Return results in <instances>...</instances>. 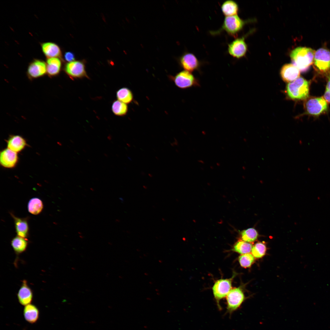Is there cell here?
Wrapping results in <instances>:
<instances>
[{
    "label": "cell",
    "instance_id": "1",
    "mask_svg": "<svg viewBox=\"0 0 330 330\" xmlns=\"http://www.w3.org/2000/svg\"><path fill=\"white\" fill-rule=\"evenodd\" d=\"M315 51L310 48L299 47L290 54L292 64L302 72L306 71L313 63Z\"/></svg>",
    "mask_w": 330,
    "mask_h": 330
},
{
    "label": "cell",
    "instance_id": "2",
    "mask_svg": "<svg viewBox=\"0 0 330 330\" xmlns=\"http://www.w3.org/2000/svg\"><path fill=\"white\" fill-rule=\"evenodd\" d=\"M309 83L305 79L299 77L288 83L286 93L288 97L293 100H303L307 98L309 93Z\"/></svg>",
    "mask_w": 330,
    "mask_h": 330
},
{
    "label": "cell",
    "instance_id": "3",
    "mask_svg": "<svg viewBox=\"0 0 330 330\" xmlns=\"http://www.w3.org/2000/svg\"><path fill=\"white\" fill-rule=\"evenodd\" d=\"M169 77L176 86L181 89L199 87L200 86L199 79L191 72L187 71H182L174 76L170 75Z\"/></svg>",
    "mask_w": 330,
    "mask_h": 330
},
{
    "label": "cell",
    "instance_id": "4",
    "mask_svg": "<svg viewBox=\"0 0 330 330\" xmlns=\"http://www.w3.org/2000/svg\"><path fill=\"white\" fill-rule=\"evenodd\" d=\"M245 23L237 15L225 16L221 28L212 33L218 34L225 31L229 35L234 37L242 29Z\"/></svg>",
    "mask_w": 330,
    "mask_h": 330
},
{
    "label": "cell",
    "instance_id": "5",
    "mask_svg": "<svg viewBox=\"0 0 330 330\" xmlns=\"http://www.w3.org/2000/svg\"><path fill=\"white\" fill-rule=\"evenodd\" d=\"M235 276V273L230 278L218 280L215 281L213 286L212 289L213 295L219 310L222 309L220 302L221 299L226 297L232 289L233 280Z\"/></svg>",
    "mask_w": 330,
    "mask_h": 330
},
{
    "label": "cell",
    "instance_id": "6",
    "mask_svg": "<svg viewBox=\"0 0 330 330\" xmlns=\"http://www.w3.org/2000/svg\"><path fill=\"white\" fill-rule=\"evenodd\" d=\"M244 293L240 287L232 288L226 297V314L231 315L240 308L245 299Z\"/></svg>",
    "mask_w": 330,
    "mask_h": 330
},
{
    "label": "cell",
    "instance_id": "7",
    "mask_svg": "<svg viewBox=\"0 0 330 330\" xmlns=\"http://www.w3.org/2000/svg\"><path fill=\"white\" fill-rule=\"evenodd\" d=\"M314 66L321 73L327 74L330 72V51L321 48L315 53L313 61Z\"/></svg>",
    "mask_w": 330,
    "mask_h": 330
},
{
    "label": "cell",
    "instance_id": "8",
    "mask_svg": "<svg viewBox=\"0 0 330 330\" xmlns=\"http://www.w3.org/2000/svg\"><path fill=\"white\" fill-rule=\"evenodd\" d=\"M328 105L323 97L310 98L305 104L306 113L311 115L318 116L327 111Z\"/></svg>",
    "mask_w": 330,
    "mask_h": 330
},
{
    "label": "cell",
    "instance_id": "9",
    "mask_svg": "<svg viewBox=\"0 0 330 330\" xmlns=\"http://www.w3.org/2000/svg\"><path fill=\"white\" fill-rule=\"evenodd\" d=\"M64 71L72 79L88 78L85 66L83 61H73L67 63L64 67Z\"/></svg>",
    "mask_w": 330,
    "mask_h": 330
},
{
    "label": "cell",
    "instance_id": "10",
    "mask_svg": "<svg viewBox=\"0 0 330 330\" xmlns=\"http://www.w3.org/2000/svg\"><path fill=\"white\" fill-rule=\"evenodd\" d=\"M179 63L181 67L185 71L190 72L200 71L201 63L193 53H184L179 58Z\"/></svg>",
    "mask_w": 330,
    "mask_h": 330
},
{
    "label": "cell",
    "instance_id": "11",
    "mask_svg": "<svg viewBox=\"0 0 330 330\" xmlns=\"http://www.w3.org/2000/svg\"><path fill=\"white\" fill-rule=\"evenodd\" d=\"M247 50V46L244 37L237 38L228 45V53L233 57L240 58L244 56Z\"/></svg>",
    "mask_w": 330,
    "mask_h": 330
},
{
    "label": "cell",
    "instance_id": "12",
    "mask_svg": "<svg viewBox=\"0 0 330 330\" xmlns=\"http://www.w3.org/2000/svg\"><path fill=\"white\" fill-rule=\"evenodd\" d=\"M47 73L46 64L43 61L35 59L28 65L27 75L31 79L38 78Z\"/></svg>",
    "mask_w": 330,
    "mask_h": 330
},
{
    "label": "cell",
    "instance_id": "13",
    "mask_svg": "<svg viewBox=\"0 0 330 330\" xmlns=\"http://www.w3.org/2000/svg\"><path fill=\"white\" fill-rule=\"evenodd\" d=\"M18 159L17 153L8 148L4 149L0 152V164L4 167L9 168L14 167L16 164Z\"/></svg>",
    "mask_w": 330,
    "mask_h": 330
},
{
    "label": "cell",
    "instance_id": "14",
    "mask_svg": "<svg viewBox=\"0 0 330 330\" xmlns=\"http://www.w3.org/2000/svg\"><path fill=\"white\" fill-rule=\"evenodd\" d=\"M299 70L292 64H284L281 68L280 75L283 80L287 82H291L299 78L300 75Z\"/></svg>",
    "mask_w": 330,
    "mask_h": 330
},
{
    "label": "cell",
    "instance_id": "15",
    "mask_svg": "<svg viewBox=\"0 0 330 330\" xmlns=\"http://www.w3.org/2000/svg\"><path fill=\"white\" fill-rule=\"evenodd\" d=\"M17 297L20 303L24 306L29 304L32 300V292L25 280L22 281L17 293Z\"/></svg>",
    "mask_w": 330,
    "mask_h": 330
},
{
    "label": "cell",
    "instance_id": "16",
    "mask_svg": "<svg viewBox=\"0 0 330 330\" xmlns=\"http://www.w3.org/2000/svg\"><path fill=\"white\" fill-rule=\"evenodd\" d=\"M14 222L16 232L18 236L27 239L29 235V226L27 218H20L10 213Z\"/></svg>",
    "mask_w": 330,
    "mask_h": 330
},
{
    "label": "cell",
    "instance_id": "17",
    "mask_svg": "<svg viewBox=\"0 0 330 330\" xmlns=\"http://www.w3.org/2000/svg\"><path fill=\"white\" fill-rule=\"evenodd\" d=\"M42 50L48 58H59L62 57V52L60 47L57 44L52 42H46L41 44Z\"/></svg>",
    "mask_w": 330,
    "mask_h": 330
},
{
    "label": "cell",
    "instance_id": "18",
    "mask_svg": "<svg viewBox=\"0 0 330 330\" xmlns=\"http://www.w3.org/2000/svg\"><path fill=\"white\" fill-rule=\"evenodd\" d=\"M26 145L25 140L18 135L12 136L7 141L8 148L16 153L22 151Z\"/></svg>",
    "mask_w": 330,
    "mask_h": 330
},
{
    "label": "cell",
    "instance_id": "19",
    "mask_svg": "<svg viewBox=\"0 0 330 330\" xmlns=\"http://www.w3.org/2000/svg\"><path fill=\"white\" fill-rule=\"evenodd\" d=\"M47 73L50 77L58 75L62 67V62L59 58H48L46 61Z\"/></svg>",
    "mask_w": 330,
    "mask_h": 330
},
{
    "label": "cell",
    "instance_id": "20",
    "mask_svg": "<svg viewBox=\"0 0 330 330\" xmlns=\"http://www.w3.org/2000/svg\"><path fill=\"white\" fill-rule=\"evenodd\" d=\"M221 9L225 16L237 15L239 7L237 3L232 0L226 1L221 5Z\"/></svg>",
    "mask_w": 330,
    "mask_h": 330
},
{
    "label": "cell",
    "instance_id": "21",
    "mask_svg": "<svg viewBox=\"0 0 330 330\" xmlns=\"http://www.w3.org/2000/svg\"><path fill=\"white\" fill-rule=\"evenodd\" d=\"M27 240V239L18 236L13 238L11 241V244L13 250L16 254H21L26 251L28 245Z\"/></svg>",
    "mask_w": 330,
    "mask_h": 330
},
{
    "label": "cell",
    "instance_id": "22",
    "mask_svg": "<svg viewBox=\"0 0 330 330\" xmlns=\"http://www.w3.org/2000/svg\"><path fill=\"white\" fill-rule=\"evenodd\" d=\"M24 312L25 319L29 323H35L38 318V310L34 305L29 304L26 305Z\"/></svg>",
    "mask_w": 330,
    "mask_h": 330
},
{
    "label": "cell",
    "instance_id": "23",
    "mask_svg": "<svg viewBox=\"0 0 330 330\" xmlns=\"http://www.w3.org/2000/svg\"><path fill=\"white\" fill-rule=\"evenodd\" d=\"M116 96L118 100L127 104L131 103L134 99V95L131 90L125 87L118 90L116 93Z\"/></svg>",
    "mask_w": 330,
    "mask_h": 330
},
{
    "label": "cell",
    "instance_id": "24",
    "mask_svg": "<svg viewBox=\"0 0 330 330\" xmlns=\"http://www.w3.org/2000/svg\"><path fill=\"white\" fill-rule=\"evenodd\" d=\"M251 243L239 240L234 245L232 251L241 255L249 253L252 248Z\"/></svg>",
    "mask_w": 330,
    "mask_h": 330
},
{
    "label": "cell",
    "instance_id": "25",
    "mask_svg": "<svg viewBox=\"0 0 330 330\" xmlns=\"http://www.w3.org/2000/svg\"><path fill=\"white\" fill-rule=\"evenodd\" d=\"M43 207V205L41 200L36 197L31 199L28 205V211L34 215H37L41 213Z\"/></svg>",
    "mask_w": 330,
    "mask_h": 330
},
{
    "label": "cell",
    "instance_id": "26",
    "mask_svg": "<svg viewBox=\"0 0 330 330\" xmlns=\"http://www.w3.org/2000/svg\"><path fill=\"white\" fill-rule=\"evenodd\" d=\"M112 110L115 115L123 116L127 114L128 111V108L127 104L117 100L113 102L112 106Z\"/></svg>",
    "mask_w": 330,
    "mask_h": 330
},
{
    "label": "cell",
    "instance_id": "27",
    "mask_svg": "<svg viewBox=\"0 0 330 330\" xmlns=\"http://www.w3.org/2000/svg\"><path fill=\"white\" fill-rule=\"evenodd\" d=\"M240 233L242 240L250 243L255 241L258 236L257 231L253 228L243 230Z\"/></svg>",
    "mask_w": 330,
    "mask_h": 330
},
{
    "label": "cell",
    "instance_id": "28",
    "mask_svg": "<svg viewBox=\"0 0 330 330\" xmlns=\"http://www.w3.org/2000/svg\"><path fill=\"white\" fill-rule=\"evenodd\" d=\"M266 250V246L265 243L258 242L252 246L251 252L255 258H260L265 255Z\"/></svg>",
    "mask_w": 330,
    "mask_h": 330
},
{
    "label": "cell",
    "instance_id": "29",
    "mask_svg": "<svg viewBox=\"0 0 330 330\" xmlns=\"http://www.w3.org/2000/svg\"><path fill=\"white\" fill-rule=\"evenodd\" d=\"M255 258L251 254L241 255L238 258V261L240 266L246 268L250 267L255 261Z\"/></svg>",
    "mask_w": 330,
    "mask_h": 330
},
{
    "label": "cell",
    "instance_id": "30",
    "mask_svg": "<svg viewBox=\"0 0 330 330\" xmlns=\"http://www.w3.org/2000/svg\"><path fill=\"white\" fill-rule=\"evenodd\" d=\"M324 98L326 101L330 103V77L328 82L324 94Z\"/></svg>",
    "mask_w": 330,
    "mask_h": 330
},
{
    "label": "cell",
    "instance_id": "31",
    "mask_svg": "<svg viewBox=\"0 0 330 330\" xmlns=\"http://www.w3.org/2000/svg\"><path fill=\"white\" fill-rule=\"evenodd\" d=\"M65 61L68 62L73 61L75 59L74 54L71 52H67L65 53L64 57Z\"/></svg>",
    "mask_w": 330,
    "mask_h": 330
}]
</instances>
